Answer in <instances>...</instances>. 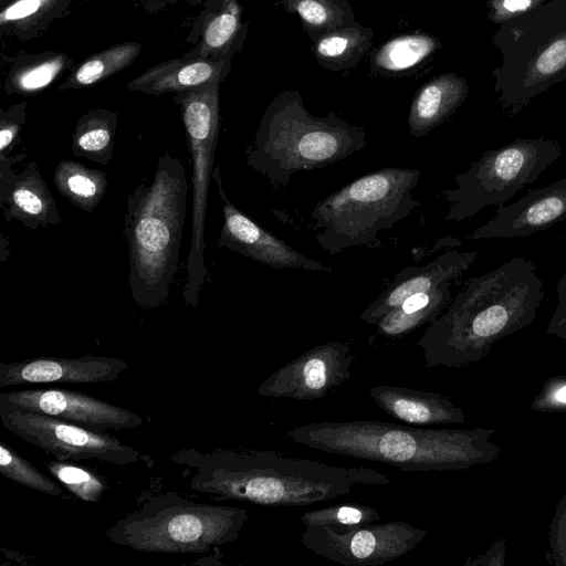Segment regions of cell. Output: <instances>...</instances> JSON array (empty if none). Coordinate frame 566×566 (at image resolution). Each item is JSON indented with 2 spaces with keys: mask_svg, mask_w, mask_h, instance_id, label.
Segmentation results:
<instances>
[{
  "mask_svg": "<svg viewBox=\"0 0 566 566\" xmlns=\"http://www.w3.org/2000/svg\"><path fill=\"white\" fill-rule=\"evenodd\" d=\"M10 161H0V207L7 221L18 220L35 230L61 222L56 202L35 161L21 172Z\"/></svg>",
  "mask_w": 566,
  "mask_h": 566,
  "instance_id": "cell-18",
  "label": "cell"
},
{
  "mask_svg": "<svg viewBox=\"0 0 566 566\" xmlns=\"http://www.w3.org/2000/svg\"><path fill=\"white\" fill-rule=\"evenodd\" d=\"M369 396L388 416L413 426L460 424L465 415L460 406L437 391L377 385Z\"/></svg>",
  "mask_w": 566,
  "mask_h": 566,
  "instance_id": "cell-21",
  "label": "cell"
},
{
  "mask_svg": "<svg viewBox=\"0 0 566 566\" xmlns=\"http://www.w3.org/2000/svg\"><path fill=\"white\" fill-rule=\"evenodd\" d=\"M492 43L502 55L491 72L493 91L502 112L515 117L566 80V0H548L502 23Z\"/></svg>",
  "mask_w": 566,
  "mask_h": 566,
  "instance_id": "cell-7",
  "label": "cell"
},
{
  "mask_svg": "<svg viewBox=\"0 0 566 566\" xmlns=\"http://www.w3.org/2000/svg\"><path fill=\"white\" fill-rule=\"evenodd\" d=\"M440 48V40L431 34H401L379 46L371 55L370 65L382 75H401L421 65Z\"/></svg>",
  "mask_w": 566,
  "mask_h": 566,
  "instance_id": "cell-28",
  "label": "cell"
},
{
  "mask_svg": "<svg viewBox=\"0 0 566 566\" xmlns=\"http://www.w3.org/2000/svg\"><path fill=\"white\" fill-rule=\"evenodd\" d=\"M428 531L405 521L352 526H307L305 548L345 566H380L411 552Z\"/></svg>",
  "mask_w": 566,
  "mask_h": 566,
  "instance_id": "cell-12",
  "label": "cell"
},
{
  "mask_svg": "<svg viewBox=\"0 0 566 566\" xmlns=\"http://www.w3.org/2000/svg\"><path fill=\"white\" fill-rule=\"evenodd\" d=\"M129 369L120 358L83 355L77 358L36 357L0 363V388L31 384L113 382Z\"/></svg>",
  "mask_w": 566,
  "mask_h": 566,
  "instance_id": "cell-16",
  "label": "cell"
},
{
  "mask_svg": "<svg viewBox=\"0 0 566 566\" xmlns=\"http://www.w3.org/2000/svg\"><path fill=\"white\" fill-rule=\"evenodd\" d=\"M142 51L138 42L114 44L84 59L70 70L59 91L93 86L132 65Z\"/></svg>",
  "mask_w": 566,
  "mask_h": 566,
  "instance_id": "cell-31",
  "label": "cell"
},
{
  "mask_svg": "<svg viewBox=\"0 0 566 566\" xmlns=\"http://www.w3.org/2000/svg\"><path fill=\"white\" fill-rule=\"evenodd\" d=\"M73 66V59L63 52L18 54L11 60L3 88L8 95H34Z\"/></svg>",
  "mask_w": 566,
  "mask_h": 566,
  "instance_id": "cell-25",
  "label": "cell"
},
{
  "mask_svg": "<svg viewBox=\"0 0 566 566\" xmlns=\"http://www.w3.org/2000/svg\"><path fill=\"white\" fill-rule=\"evenodd\" d=\"M75 0H0V33L20 41L40 36L70 13Z\"/></svg>",
  "mask_w": 566,
  "mask_h": 566,
  "instance_id": "cell-24",
  "label": "cell"
},
{
  "mask_svg": "<svg viewBox=\"0 0 566 566\" xmlns=\"http://www.w3.org/2000/svg\"><path fill=\"white\" fill-rule=\"evenodd\" d=\"M450 300V282L413 294L384 315L375 324L376 332L385 338H401L422 325L434 322Z\"/></svg>",
  "mask_w": 566,
  "mask_h": 566,
  "instance_id": "cell-23",
  "label": "cell"
},
{
  "mask_svg": "<svg viewBox=\"0 0 566 566\" xmlns=\"http://www.w3.org/2000/svg\"><path fill=\"white\" fill-rule=\"evenodd\" d=\"M366 146L363 126L335 112L314 116L297 91L284 90L266 107L245 156L249 167L282 188L294 174L335 164Z\"/></svg>",
  "mask_w": 566,
  "mask_h": 566,
  "instance_id": "cell-5",
  "label": "cell"
},
{
  "mask_svg": "<svg viewBox=\"0 0 566 566\" xmlns=\"http://www.w3.org/2000/svg\"><path fill=\"white\" fill-rule=\"evenodd\" d=\"M548 545L547 559L557 566H566V494L555 506L548 527Z\"/></svg>",
  "mask_w": 566,
  "mask_h": 566,
  "instance_id": "cell-38",
  "label": "cell"
},
{
  "mask_svg": "<svg viewBox=\"0 0 566 566\" xmlns=\"http://www.w3.org/2000/svg\"><path fill=\"white\" fill-rule=\"evenodd\" d=\"M478 256V251L450 250L426 265L402 269L384 292L361 312L359 318L375 325L407 297L459 277Z\"/></svg>",
  "mask_w": 566,
  "mask_h": 566,
  "instance_id": "cell-19",
  "label": "cell"
},
{
  "mask_svg": "<svg viewBox=\"0 0 566 566\" xmlns=\"http://www.w3.org/2000/svg\"><path fill=\"white\" fill-rule=\"evenodd\" d=\"M28 103L22 101L0 111V160L12 157L21 143V130L27 122Z\"/></svg>",
  "mask_w": 566,
  "mask_h": 566,
  "instance_id": "cell-36",
  "label": "cell"
},
{
  "mask_svg": "<svg viewBox=\"0 0 566 566\" xmlns=\"http://www.w3.org/2000/svg\"><path fill=\"white\" fill-rule=\"evenodd\" d=\"M566 219V178L528 191L507 206H499L494 217L476 228L470 239L530 237Z\"/></svg>",
  "mask_w": 566,
  "mask_h": 566,
  "instance_id": "cell-17",
  "label": "cell"
},
{
  "mask_svg": "<svg viewBox=\"0 0 566 566\" xmlns=\"http://www.w3.org/2000/svg\"><path fill=\"white\" fill-rule=\"evenodd\" d=\"M505 539L499 538L483 555L468 558L464 566H502L505 564Z\"/></svg>",
  "mask_w": 566,
  "mask_h": 566,
  "instance_id": "cell-41",
  "label": "cell"
},
{
  "mask_svg": "<svg viewBox=\"0 0 566 566\" xmlns=\"http://www.w3.org/2000/svg\"><path fill=\"white\" fill-rule=\"evenodd\" d=\"M557 304L548 322L546 333L566 342V270L556 286Z\"/></svg>",
  "mask_w": 566,
  "mask_h": 566,
  "instance_id": "cell-40",
  "label": "cell"
},
{
  "mask_svg": "<svg viewBox=\"0 0 566 566\" xmlns=\"http://www.w3.org/2000/svg\"><path fill=\"white\" fill-rule=\"evenodd\" d=\"M381 515L370 505L345 503L304 512L301 522L307 526H352L379 522Z\"/></svg>",
  "mask_w": 566,
  "mask_h": 566,
  "instance_id": "cell-35",
  "label": "cell"
},
{
  "mask_svg": "<svg viewBox=\"0 0 566 566\" xmlns=\"http://www.w3.org/2000/svg\"><path fill=\"white\" fill-rule=\"evenodd\" d=\"M189 489L214 501L303 506L348 495L355 485H387V475L285 455L274 450L180 449L171 454Z\"/></svg>",
  "mask_w": 566,
  "mask_h": 566,
  "instance_id": "cell-1",
  "label": "cell"
},
{
  "mask_svg": "<svg viewBox=\"0 0 566 566\" xmlns=\"http://www.w3.org/2000/svg\"><path fill=\"white\" fill-rule=\"evenodd\" d=\"M494 429H432L385 421H323L297 426L290 440L326 453L386 463L403 472L465 470L494 461Z\"/></svg>",
  "mask_w": 566,
  "mask_h": 566,
  "instance_id": "cell-3",
  "label": "cell"
},
{
  "mask_svg": "<svg viewBox=\"0 0 566 566\" xmlns=\"http://www.w3.org/2000/svg\"><path fill=\"white\" fill-rule=\"evenodd\" d=\"M44 467L72 495L84 502L97 503L106 491L101 478L69 461L55 459L44 462Z\"/></svg>",
  "mask_w": 566,
  "mask_h": 566,
  "instance_id": "cell-34",
  "label": "cell"
},
{
  "mask_svg": "<svg viewBox=\"0 0 566 566\" xmlns=\"http://www.w3.org/2000/svg\"><path fill=\"white\" fill-rule=\"evenodd\" d=\"M0 473L2 476L36 492L56 497L65 495L61 484L45 475L3 441L0 443Z\"/></svg>",
  "mask_w": 566,
  "mask_h": 566,
  "instance_id": "cell-33",
  "label": "cell"
},
{
  "mask_svg": "<svg viewBox=\"0 0 566 566\" xmlns=\"http://www.w3.org/2000/svg\"><path fill=\"white\" fill-rule=\"evenodd\" d=\"M469 85L463 76L443 73L424 83L415 95L408 115L409 133L420 138L449 119L464 103Z\"/></svg>",
  "mask_w": 566,
  "mask_h": 566,
  "instance_id": "cell-22",
  "label": "cell"
},
{
  "mask_svg": "<svg viewBox=\"0 0 566 566\" xmlns=\"http://www.w3.org/2000/svg\"><path fill=\"white\" fill-rule=\"evenodd\" d=\"M548 0H486V18L501 25Z\"/></svg>",
  "mask_w": 566,
  "mask_h": 566,
  "instance_id": "cell-39",
  "label": "cell"
},
{
  "mask_svg": "<svg viewBox=\"0 0 566 566\" xmlns=\"http://www.w3.org/2000/svg\"><path fill=\"white\" fill-rule=\"evenodd\" d=\"M354 360L352 343L327 342L283 365L256 392L269 398L322 399L350 378Z\"/></svg>",
  "mask_w": 566,
  "mask_h": 566,
  "instance_id": "cell-13",
  "label": "cell"
},
{
  "mask_svg": "<svg viewBox=\"0 0 566 566\" xmlns=\"http://www.w3.org/2000/svg\"><path fill=\"white\" fill-rule=\"evenodd\" d=\"M557 140L516 137L512 143L483 151L454 178L455 187L443 192L449 203L447 221H463L489 206H503L560 156Z\"/></svg>",
  "mask_w": 566,
  "mask_h": 566,
  "instance_id": "cell-9",
  "label": "cell"
},
{
  "mask_svg": "<svg viewBox=\"0 0 566 566\" xmlns=\"http://www.w3.org/2000/svg\"><path fill=\"white\" fill-rule=\"evenodd\" d=\"M242 8L238 0H222L202 23L198 41L187 56L208 57L235 52L244 38Z\"/></svg>",
  "mask_w": 566,
  "mask_h": 566,
  "instance_id": "cell-27",
  "label": "cell"
},
{
  "mask_svg": "<svg viewBox=\"0 0 566 566\" xmlns=\"http://www.w3.org/2000/svg\"><path fill=\"white\" fill-rule=\"evenodd\" d=\"M235 52L208 57L187 56L160 62L128 84V90L149 95L178 93L211 84H221Z\"/></svg>",
  "mask_w": 566,
  "mask_h": 566,
  "instance_id": "cell-20",
  "label": "cell"
},
{
  "mask_svg": "<svg viewBox=\"0 0 566 566\" xmlns=\"http://www.w3.org/2000/svg\"><path fill=\"white\" fill-rule=\"evenodd\" d=\"M212 179L222 200L223 224L218 244L253 261L274 269H302L311 272H328L331 268L310 259L291 248L263 227L241 212L228 198L222 186L219 167H214Z\"/></svg>",
  "mask_w": 566,
  "mask_h": 566,
  "instance_id": "cell-15",
  "label": "cell"
},
{
  "mask_svg": "<svg viewBox=\"0 0 566 566\" xmlns=\"http://www.w3.org/2000/svg\"><path fill=\"white\" fill-rule=\"evenodd\" d=\"M530 408L537 412L566 413V375L548 377Z\"/></svg>",
  "mask_w": 566,
  "mask_h": 566,
  "instance_id": "cell-37",
  "label": "cell"
},
{
  "mask_svg": "<svg viewBox=\"0 0 566 566\" xmlns=\"http://www.w3.org/2000/svg\"><path fill=\"white\" fill-rule=\"evenodd\" d=\"M56 191L75 208L94 211L107 190V177L98 169L73 160H61L53 174Z\"/></svg>",
  "mask_w": 566,
  "mask_h": 566,
  "instance_id": "cell-30",
  "label": "cell"
},
{
  "mask_svg": "<svg viewBox=\"0 0 566 566\" xmlns=\"http://www.w3.org/2000/svg\"><path fill=\"white\" fill-rule=\"evenodd\" d=\"M420 174L417 168H382L321 200L311 213L318 244L336 255L379 242L381 231L394 228L420 205L412 195Z\"/></svg>",
  "mask_w": 566,
  "mask_h": 566,
  "instance_id": "cell-8",
  "label": "cell"
},
{
  "mask_svg": "<svg viewBox=\"0 0 566 566\" xmlns=\"http://www.w3.org/2000/svg\"><path fill=\"white\" fill-rule=\"evenodd\" d=\"M0 401L94 430L142 427L145 418L99 398L61 388L15 389L0 392Z\"/></svg>",
  "mask_w": 566,
  "mask_h": 566,
  "instance_id": "cell-14",
  "label": "cell"
},
{
  "mask_svg": "<svg viewBox=\"0 0 566 566\" xmlns=\"http://www.w3.org/2000/svg\"><path fill=\"white\" fill-rule=\"evenodd\" d=\"M117 114L107 108H94L81 116L72 134L71 148L76 157L101 165L113 158Z\"/></svg>",
  "mask_w": 566,
  "mask_h": 566,
  "instance_id": "cell-29",
  "label": "cell"
},
{
  "mask_svg": "<svg viewBox=\"0 0 566 566\" xmlns=\"http://www.w3.org/2000/svg\"><path fill=\"white\" fill-rule=\"evenodd\" d=\"M189 185L181 159H158L149 185L135 187L126 200L124 234L128 244V283L133 301L144 308L166 303L177 272Z\"/></svg>",
  "mask_w": 566,
  "mask_h": 566,
  "instance_id": "cell-4",
  "label": "cell"
},
{
  "mask_svg": "<svg viewBox=\"0 0 566 566\" xmlns=\"http://www.w3.org/2000/svg\"><path fill=\"white\" fill-rule=\"evenodd\" d=\"M544 295L535 264L524 256L471 277L418 340L426 366L455 368L481 361L497 340L533 323Z\"/></svg>",
  "mask_w": 566,
  "mask_h": 566,
  "instance_id": "cell-2",
  "label": "cell"
},
{
  "mask_svg": "<svg viewBox=\"0 0 566 566\" xmlns=\"http://www.w3.org/2000/svg\"><path fill=\"white\" fill-rule=\"evenodd\" d=\"M281 6L285 11L297 14L313 41L323 33L356 21L348 0H282Z\"/></svg>",
  "mask_w": 566,
  "mask_h": 566,
  "instance_id": "cell-32",
  "label": "cell"
},
{
  "mask_svg": "<svg viewBox=\"0 0 566 566\" xmlns=\"http://www.w3.org/2000/svg\"><path fill=\"white\" fill-rule=\"evenodd\" d=\"M220 84H211L175 93L181 113L192 161L191 239L186 262L184 302L197 306L207 280L205 264V227L208 191L214 170V155L220 127Z\"/></svg>",
  "mask_w": 566,
  "mask_h": 566,
  "instance_id": "cell-10",
  "label": "cell"
},
{
  "mask_svg": "<svg viewBox=\"0 0 566 566\" xmlns=\"http://www.w3.org/2000/svg\"><path fill=\"white\" fill-rule=\"evenodd\" d=\"M248 520L245 509L200 503L168 491L143 496L105 536L142 553L197 554L235 542Z\"/></svg>",
  "mask_w": 566,
  "mask_h": 566,
  "instance_id": "cell-6",
  "label": "cell"
},
{
  "mask_svg": "<svg viewBox=\"0 0 566 566\" xmlns=\"http://www.w3.org/2000/svg\"><path fill=\"white\" fill-rule=\"evenodd\" d=\"M373 35L371 28L355 21L321 34L313 41L312 53L329 71H349L367 53Z\"/></svg>",
  "mask_w": 566,
  "mask_h": 566,
  "instance_id": "cell-26",
  "label": "cell"
},
{
  "mask_svg": "<svg viewBox=\"0 0 566 566\" xmlns=\"http://www.w3.org/2000/svg\"><path fill=\"white\" fill-rule=\"evenodd\" d=\"M4 429L61 461L93 460L125 467L142 453L104 430H94L0 401Z\"/></svg>",
  "mask_w": 566,
  "mask_h": 566,
  "instance_id": "cell-11",
  "label": "cell"
}]
</instances>
